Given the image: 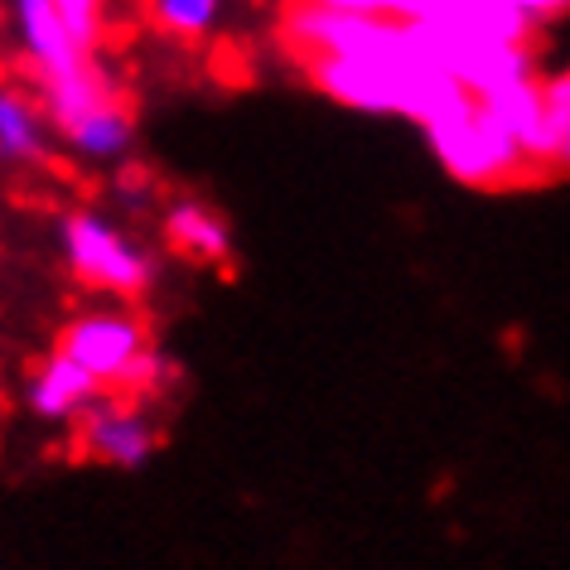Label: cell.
Segmentation results:
<instances>
[{
    "label": "cell",
    "instance_id": "obj_1",
    "mask_svg": "<svg viewBox=\"0 0 570 570\" xmlns=\"http://www.w3.org/2000/svg\"><path fill=\"white\" fill-rule=\"evenodd\" d=\"M425 140H431L435 160L450 169L460 184H474V189H503V184L532 179L518 140H512L498 117L479 97H460L445 117H435L431 126H421Z\"/></svg>",
    "mask_w": 570,
    "mask_h": 570
},
{
    "label": "cell",
    "instance_id": "obj_2",
    "mask_svg": "<svg viewBox=\"0 0 570 570\" xmlns=\"http://www.w3.org/2000/svg\"><path fill=\"white\" fill-rule=\"evenodd\" d=\"M63 358H73L97 387L160 392V358L150 348L146 324L126 309H88L63 330Z\"/></svg>",
    "mask_w": 570,
    "mask_h": 570
},
{
    "label": "cell",
    "instance_id": "obj_3",
    "mask_svg": "<svg viewBox=\"0 0 570 570\" xmlns=\"http://www.w3.org/2000/svg\"><path fill=\"white\" fill-rule=\"evenodd\" d=\"M59 247H63L68 271L82 285H92V291H107L126 301V295H140L155 281L150 252L121 223H111L107 213H92V208L68 213L59 223Z\"/></svg>",
    "mask_w": 570,
    "mask_h": 570
},
{
    "label": "cell",
    "instance_id": "obj_4",
    "mask_svg": "<svg viewBox=\"0 0 570 570\" xmlns=\"http://www.w3.org/2000/svg\"><path fill=\"white\" fill-rule=\"evenodd\" d=\"M160 450V431L150 425L146 411H136L121 396H97L78 416V454L111 469H140Z\"/></svg>",
    "mask_w": 570,
    "mask_h": 570
},
{
    "label": "cell",
    "instance_id": "obj_5",
    "mask_svg": "<svg viewBox=\"0 0 570 570\" xmlns=\"http://www.w3.org/2000/svg\"><path fill=\"white\" fill-rule=\"evenodd\" d=\"M10 24H16L20 59L30 63L39 88L53 78H63V73H78L82 63H92L88 53L68 39L63 20L53 16V0H10Z\"/></svg>",
    "mask_w": 570,
    "mask_h": 570
},
{
    "label": "cell",
    "instance_id": "obj_6",
    "mask_svg": "<svg viewBox=\"0 0 570 570\" xmlns=\"http://www.w3.org/2000/svg\"><path fill=\"white\" fill-rule=\"evenodd\" d=\"M59 136H63V146L73 150L78 160L117 165L136 146V117H131V107H126L117 92H107L102 102H92L88 111H78L73 121H63Z\"/></svg>",
    "mask_w": 570,
    "mask_h": 570
},
{
    "label": "cell",
    "instance_id": "obj_7",
    "mask_svg": "<svg viewBox=\"0 0 570 570\" xmlns=\"http://www.w3.org/2000/svg\"><path fill=\"white\" fill-rule=\"evenodd\" d=\"M53 150V126L16 82H0V165H45Z\"/></svg>",
    "mask_w": 570,
    "mask_h": 570
},
{
    "label": "cell",
    "instance_id": "obj_8",
    "mask_svg": "<svg viewBox=\"0 0 570 570\" xmlns=\"http://www.w3.org/2000/svg\"><path fill=\"white\" fill-rule=\"evenodd\" d=\"M165 242L179 256L204 262V266H223L227 256H233V233H227L223 213H213L208 204H198V198H175V204L165 208Z\"/></svg>",
    "mask_w": 570,
    "mask_h": 570
},
{
    "label": "cell",
    "instance_id": "obj_9",
    "mask_svg": "<svg viewBox=\"0 0 570 570\" xmlns=\"http://www.w3.org/2000/svg\"><path fill=\"white\" fill-rule=\"evenodd\" d=\"M97 396H102V387L63 353H53L30 382V411L39 421H78Z\"/></svg>",
    "mask_w": 570,
    "mask_h": 570
},
{
    "label": "cell",
    "instance_id": "obj_10",
    "mask_svg": "<svg viewBox=\"0 0 570 570\" xmlns=\"http://www.w3.org/2000/svg\"><path fill=\"white\" fill-rule=\"evenodd\" d=\"M541 121H547V140L556 150V160H570V78L556 68V73H541Z\"/></svg>",
    "mask_w": 570,
    "mask_h": 570
},
{
    "label": "cell",
    "instance_id": "obj_11",
    "mask_svg": "<svg viewBox=\"0 0 570 570\" xmlns=\"http://www.w3.org/2000/svg\"><path fill=\"white\" fill-rule=\"evenodd\" d=\"M53 16L63 20V30L68 39L88 53L92 59V49L102 45V20H107V0H53Z\"/></svg>",
    "mask_w": 570,
    "mask_h": 570
},
{
    "label": "cell",
    "instance_id": "obj_12",
    "mask_svg": "<svg viewBox=\"0 0 570 570\" xmlns=\"http://www.w3.org/2000/svg\"><path fill=\"white\" fill-rule=\"evenodd\" d=\"M223 10H213L208 0H155V20L179 39H204L218 24Z\"/></svg>",
    "mask_w": 570,
    "mask_h": 570
},
{
    "label": "cell",
    "instance_id": "obj_13",
    "mask_svg": "<svg viewBox=\"0 0 570 570\" xmlns=\"http://www.w3.org/2000/svg\"><path fill=\"white\" fill-rule=\"evenodd\" d=\"M503 6H512V10H518V16H522L527 24H532V30H537V24H547V20L561 16V10L570 6V0H503Z\"/></svg>",
    "mask_w": 570,
    "mask_h": 570
},
{
    "label": "cell",
    "instance_id": "obj_14",
    "mask_svg": "<svg viewBox=\"0 0 570 570\" xmlns=\"http://www.w3.org/2000/svg\"><path fill=\"white\" fill-rule=\"evenodd\" d=\"M208 6H213V10H223V6H227V0H208Z\"/></svg>",
    "mask_w": 570,
    "mask_h": 570
}]
</instances>
